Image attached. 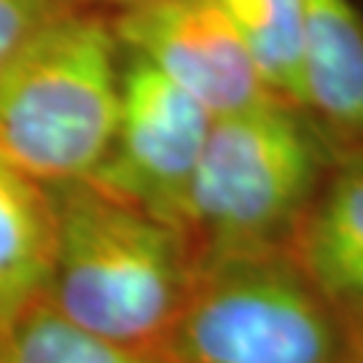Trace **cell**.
<instances>
[{
  "mask_svg": "<svg viewBox=\"0 0 363 363\" xmlns=\"http://www.w3.org/2000/svg\"><path fill=\"white\" fill-rule=\"evenodd\" d=\"M78 9H94V11L103 13H118L127 11V9H135V6H143V3H151V0H70Z\"/></svg>",
  "mask_w": 363,
  "mask_h": 363,
  "instance_id": "obj_14",
  "label": "cell"
},
{
  "mask_svg": "<svg viewBox=\"0 0 363 363\" xmlns=\"http://www.w3.org/2000/svg\"><path fill=\"white\" fill-rule=\"evenodd\" d=\"M291 253L342 318L363 315V145L337 143Z\"/></svg>",
  "mask_w": 363,
  "mask_h": 363,
  "instance_id": "obj_7",
  "label": "cell"
},
{
  "mask_svg": "<svg viewBox=\"0 0 363 363\" xmlns=\"http://www.w3.org/2000/svg\"><path fill=\"white\" fill-rule=\"evenodd\" d=\"M0 363H162L67 323L40 298L0 334Z\"/></svg>",
  "mask_w": 363,
  "mask_h": 363,
  "instance_id": "obj_10",
  "label": "cell"
},
{
  "mask_svg": "<svg viewBox=\"0 0 363 363\" xmlns=\"http://www.w3.org/2000/svg\"><path fill=\"white\" fill-rule=\"evenodd\" d=\"M52 272L43 301L67 323L156 352L194 277L183 234L91 181L49 186Z\"/></svg>",
  "mask_w": 363,
  "mask_h": 363,
  "instance_id": "obj_1",
  "label": "cell"
},
{
  "mask_svg": "<svg viewBox=\"0 0 363 363\" xmlns=\"http://www.w3.org/2000/svg\"><path fill=\"white\" fill-rule=\"evenodd\" d=\"M121 46L108 13L46 25L0 76V162L40 186L89 181L111 145Z\"/></svg>",
  "mask_w": 363,
  "mask_h": 363,
  "instance_id": "obj_3",
  "label": "cell"
},
{
  "mask_svg": "<svg viewBox=\"0 0 363 363\" xmlns=\"http://www.w3.org/2000/svg\"><path fill=\"white\" fill-rule=\"evenodd\" d=\"M162 363H342L345 320L291 247L196 264Z\"/></svg>",
  "mask_w": 363,
  "mask_h": 363,
  "instance_id": "obj_4",
  "label": "cell"
},
{
  "mask_svg": "<svg viewBox=\"0 0 363 363\" xmlns=\"http://www.w3.org/2000/svg\"><path fill=\"white\" fill-rule=\"evenodd\" d=\"M70 9V0H0V76L43 27Z\"/></svg>",
  "mask_w": 363,
  "mask_h": 363,
  "instance_id": "obj_12",
  "label": "cell"
},
{
  "mask_svg": "<svg viewBox=\"0 0 363 363\" xmlns=\"http://www.w3.org/2000/svg\"><path fill=\"white\" fill-rule=\"evenodd\" d=\"M213 116L143 57L121 49L111 145L89 181L175 226Z\"/></svg>",
  "mask_w": 363,
  "mask_h": 363,
  "instance_id": "obj_5",
  "label": "cell"
},
{
  "mask_svg": "<svg viewBox=\"0 0 363 363\" xmlns=\"http://www.w3.org/2000/svg\"><path fill=\"white\" fill-rule=\"evenodd\" d=\"M334 145L304 108L280 94L213 118L175 216L194 267L291 245Z\"/></svg>",
  "mask_w": 363,
  "mask_h": 363,
  "instance_id": "obj_2",
  "label": "cell"
},
{
  "mask_svg": "<svg viewBox=\"0 0 363 363\" xmlns=\"http://www.w3.org/2000/svg\"><path fill=\"white\" fill-rule=\"evenodd\" d=\"M52 250L49 189L0 162V334L43 298Z\"/></svg>",
  "mask_w": 363,
  "mask_h": 363,
  "instance_id": "obj_9",
  "label": "cell"
},
{
  "mask_svg": "<svg viewBox=\"0 0 363 363\" xmlns=\"http://www.w3.org/2000/svg\"><path fill=\"white\" fill-rule=\"evenodd\" d=\"M245 40L267 89L298 103V38L301 0H218Z\"/></svg>",
  "mask_w": 363,
  "mask_h": 363,
  "instance_id": "obj_11",
  "label": "cell"
},
{
  "mask_svg": "<svg viewBox=\"0 0 363 363\" xmlns=\"http://www.w3.org/2000/svg\"><path fill=\"white\" fill-rule=\"evenodd\" d=\"M345 320V361L363 363V315L342 318Z\"/></svg>",
  "mask_w": 363,
  "mask_h": 363,
  "instance_id": "obj_13",
  "label": "cell"
},
{
  "mask_svg": "<svg viewBox=\"0 0 363 363\" xmlns=\"http://www.w3.org/2000/svg\"><path fill=\"white\" fill-rule=\"evenodd\" d=\"M298 103L334 143L363 145V9L301 0Z\"/></svg>",
  "mask_w": 363,
  "mask_h": 363,
  "instance_id": "obj_8",
  "label": "cell"
},
{
  "mask_svg": "<svg viewBox=\"0 0 363 363\" xmlns=\"http://www.w3.org/2000/svg\"><path fill=\"white\" fill-rule=\"evenodd\" d=\"M108 19L121 49L143 57L213 118L274 94L218 0H151Z\"/></svg>",
  "mask_w": 363,
  "mask_h": 363,
  "instance_id": "obj_6",
  "label": "cell"
}]
</instances>
